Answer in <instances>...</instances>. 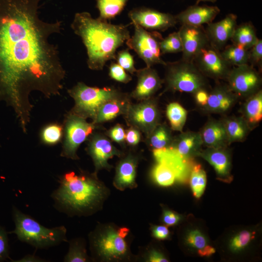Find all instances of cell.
<instances>
[{
	"label": "cell",
	"instance_id": "cell-1",
	"mask_svg": "<svg viewBox=\"0 0 262 262\" xmlns=\"http://www.w3.org/2000/svg\"><path fill=\"white\" fill-rule=\"evenodd\" d=\"M40 0H0V99L14 109L26 133L33 106L29 97L59 95L66 70L58 47L49 38L62 22L39 15Z\"/></svg>",
	"mask_w": 262,
	"mask_h": 262
},
{
	"label": "cell",
	"instance_id": "cell-2",
	"mask_svg": "<svg viewBox=\"0 0 262 262\" xmlns=\"http://www.w3.org/2000/svg\"><path fill=\"white\" fill-rule=\"evenodd\" d=\"M71 27L85 47L87 66L93 70H102L108 61L115 59L117 49L131 37L127 26L94 18L87 12L76 13Z\"/></svg>",
	"mask_w": 262,
	"mask_h": 262
},
{
	"label": "cell",
	"instance_id": "cell-3",
	"mask_svg": "<svg viewBox=\"0 0 262 262\" xmlns=\"http://www.w3.org/2000/svg\"><path fill=\"white\" fill-rule=\"evenodd\" d=\"M59 186L51 194L54 206L72 216H88L100 210L109 190L97 174L80 169L59 177Z\"/></svg>",
	"mask_w": 262,
	"mask_h": 262
},
{
	"label": "cell",
	"instance_id": "cell-4",
	"mask_svg": "<svg viewBox=\"0 0 262 262\" xmlns=\"http://www.w3.org/2000/svg\"><path fill=\"white\" fill-rule=\"evenodd\" d=\"M129 229L113 225L98 226L89 235L94 259L104 262L128 260L131 252L127 241Z\"/></svg>",
	"mask_w": 262,
	"mask_h": 262
},
{
	"label": "cell",
	"instance_id": "cell-5",
	"mask_svg": "<svg viewBox=\"0 0 262 262\" xmlns=\"http://www.w3.org/2000/svg\"><path fill=\"white\" fill-rule=\"evenodd\" d=\"M13 217L15 229L12 233L15 234L21 242L36 249H47L68 242L66 229L64 226L47 228L15 206L13 208Z\"/></svg>",
	"mask_w": 262,
	"mask_h": 262
},
{
	"label": "cell",
	"instance_id": "cell-6",
	"mask_svg": "<svg viewBox=\"0 0 262 262\" xmlns=\"http://www.w3.org/2000/svg\"><path fill=\"white\" fill-rule=\"evenodd\" d=\"M67 92L75 102L69 112L86 119L91 118L93 122L104 103L123 94L114 87H92L82 82H78Z\"/></svg>",
	"mask_w": 262,
	"mask_h": 262
},
{
	"label": "cell",
	"instance_id": "cell-7",
	"mask_svg": "<svg viewBox=\"0 0 262 262\" xmlns=\"http://www.w3.org/2000/svg\"><path fill=\"white\" fill-rule=\"evenodd\" d=\"M164 83L166 91L194 94L201 89H207L206 77L192 61L181 60L166 63Z\"/></svg>",
	"mask_w": 262,
	"mask_h": 262
},
{
	"label": "cell",
	"instance_id": "cell-8",
	"mask_svg": "<svg viewBox=\"0 0 262 262\" xmlns=\"http://www.w3.org/2000/svg\"><path fill=\"white\" fill-rule=\"evenodd\" d=\"M64 140L61 156L78 160L77 151L80 146L93 133L96 124L68 112L64 120Z\"/></svg>",
	"mask_w": 262,
	"mask_h": 262
},
{
	"label": "cell",
	"instance_id": "cell-9",
	"mask_svg": "<svg viewBox=\"0 0 262 262\" xmlns=\"http://www.w3.org/2000/svg\"><path fill=\"white\" fill-rule=\"evenodd\" d=\"M134 32L132 36L126 41L128 47L133 49L146 63L147 66L166 63L161 58L160 42L163 39L157 32H149L141 27L133 24Z\"/></svg>",
	"mask_w": 262,
	"mask_h": 262
},
{
	"label": "cell",
	"instance_id": "cell-10",
	"mask_svg": "<svg viewBox=\"0 0 262 262\" xmlns=\"http://www.w3.org/2000/svg\"><path fill=\"white\" fill-rule=\"evenodd\" d=\"M127 124L143 132L147 137L160 123L161 112L158 101L153 97L131 103L124 115Z\"/></svg>",
	"mask_w": 262,
	"mask_h": 262
},
{
	"label": "cell",
	"instance_id": "cell-11",
	"mask_svg": "<svg viewBox=\"0 0 262 262\" xmlns=\"http://www.w3.org/2000/svg\"><path fill=\"white\" fill-rule=\"evenodd\" d=\"M192 62L206 77L216 80H226L232 68L220 50L209 42L200 49Z\"/></svg>",
	"mask_w": 262,
	"mask_h": 262
},
{
	"label": "cell",
	"instance_id": "cell-12",
	"mask_svg": "<svg viewBox=\"0 0 262 262\" xmlns=\"http://www.w3.org/2000/svg\"><path fill=\"white\" fill-rule=\"evenodd\" d=\"M226 80L228 86L238 98L246 99L261 90L260 74L249 64L232 68Z\"/></svg>",
	"mask_w": 262,
	"mask_h": 262
},
{
	"label": "cell",
	"instance_id": "cell-13",
	"mask_svg": "<svg viewBox=\"0 0 262 262\" xmlns=\"http://www.w3.org/2000/svg\"><path fill=\"white\" fill-rule=\"evenodd\" d=\"M86 150L92 159L95 166L94 173L96 174L100 170H109L112 168L108 163L110 159L115 156H123V153L113 145L107 136L99 133L93 132L89 137Z\"/></svg>",
	"mask_w": 262,
	"mask_h": 262
},
{
	"label": "cell",
	"instance_id": "cell-14",
	"mask_svg": "<svg viewBox=\"0 0 262 262\" xmlns=\"http://www.w3.org/2000/svg\"><path fill=\"white\" fill-rule=\"evenodd\" d=\"M133 24L146 30L164 31L173 27L178 22L176 16L156 10L144 7L131 10L128 14Z\"/></svg>",
	"mask_w": 262,
	"mask_h": 262
},
{
	"label": "cell",
	"instance_id": "cell-15",
	"mask_svg": "<svg viewBox=\"0 0 262 262\" xmlns=\"http://www.w3.org/2000/svg\"><path fill=\"white\" fill-rule=\"evenodd\" d=\"M153 155L156 163L166 165L174 172L176 180L182 183L187 180L194 164L192 159L182 157L171 147L154 149Z\"/></svg>",
	"mask_w": 262,
	"mask_h": 262
},
{
	"label": "cell",
	"instance_id": "cell-16",
	"mask_svg": "<svg viewBox=\"0 0 262 262\" xmlns=\"http://www.w3.org/2000/svg\"><path fill=\"white\" fill-rule=\"evenodd\" d=\"M179 33L182 44V59L192 61L201 48L209 41L203 26L181 25Z\"/></svg>",
	"mask_w": 262,
	"mask_h": 262
},
{
	"label": "cell",
	"instance_id": "cell-17",
	"mask_svg": "<svg viewBox=\"0 0 262 262\" xmlns=\"http://www.w3.org/2000/svg\"><path fill=\"white\" fill-rule=\"evenodd\" d=\"M137 84L131 93V98L138 101L148 99L162 87L164 81L162 80L157 71L151 67H147L137 70Z\"/></svg>",
	"mask_w": 262,
	"mask_h": 262
},
{
	"label": "cell",
	"instance_id": "cell-18",
	"mask_svg": "<svg viewBox=\"0 0 262 262\" xmlns=\"http://www.w3.org/2000/svg\"><path fill=\"white\" fill-rule=\"evenodd\" d=\"M237 16L229 14L222 20L207 24L205 32L209 42L219 50L230 40L237 25Z\"/></svg>",
	"mask_w": 262,
	"mask_h": 262
},
{
	"label": "cell",
	"instance_id": "cell-19",
	"mask_svg": "<svg viewBox=\"0 0 262 262\" xmlns=\"http://www.w3.org/2000/svg\"><path fill=\"white\" fill-rule=\"evenodd\" d=\"M238 99L227 84H218L209 92L207 102L202 108L207 113L225 114L234 106Z\"/></svg>",
	"mask_w": 262,
	"mask_h": 262
},
{
	"label": "cell",
	"instance_id": "cell-20",
	"mask_svg": "<svg viewBox=\"0 0 262 262\" xmlns=\"http://www.w3.org/2000/svg\"><path fill=\"white\" fill-rule=\"evenodd\" d=\"M220 10L216 6L194 5L175 16L181 25L201 26L213 22Z\"/></svg>",
	"mask_w": 262,
	"mask_h": 262
},
{
	"label": "cell",
	"instance_id": "cell-21",
	"mask_svg": "<svg viewBox=\"0 0 262 262\" xmlns=\"http://www.w3.org/2000/svg\"><path fill=\"white\" fill-rule=\"evenodd\" d=\"M138 158L129 153L117 164L114 180V185L117 189L123 191L126 188H134L136 183V168Z\"/></svg>",
	"mask_w": 262,
	"mask_h": 262
},
{
	"label": "cell",
	"instance_id": "cell-22",
	"mask_svg": "<svg viewBox=\"0 0 262 262\" xmlns=\"http://www.w3.org/2000/svg\"><path fill=\"white\" fill-rule=\"evenodd\" d=\"M198 156L206 160L213 167L217 177L221 180L229 181L231 179L230 157L227 147H207L201 150Z\"/></svg>",
	"mask_w": 262,
	"mask_h": 262
},
{
	"label": "cell",
	"instance_id": "cell-23",
	"mask_svg": "<svg viewBox=\"0 0 262 262\" xmlns=\"http://www.w3.org/2000/svg\"><path fill=\"white\" fill-rule=\"evenodd\" d=\"M202 145L200 132L188 131H182L174 137L170 147L176 150L182 157L192 159L193 156H198Z\"/></svg>",
	"mask_w": 262,
	"mask_h": 262
},
{
	"label": "cell",
	"instance_id": "cell-24",
	"mask_svg": "<svg viewBox=\"0 0 262 262\" xmlns=\"http://www.w3.org/2000/svg\"><path fill=\"white\" fill-rule=\"evenodd\" d=\"M131 98L130 95L123 93L107 101L100 108L92 122L97 125L112 120L120 115H124L131 103Z\"/></svg>",
	"mask_w": 262,
	"mask_h": 262
},
{
	"label": "cell",
	"instance_id": "cell-25",
	"mask_svg": "<svg viewBox=\"0 0 262 262\" xmlns=\"http://www.w3.org/2000/svg\"><path fill=\"white\" fill-rule=\"evenodd\" d=\"M203 145L207 147H226L229 145L222 120L209 119L199 132Z\"/></svg>",
	"mask_w": 262,
	"mask_h": 262
},
{
	"label": "cell",
	"instance_id": "cell-26",
	"mask_svg": "<svg viewBox=\"0 0 262 262\" xmlns=\"http://www.w3.org/2000/svg\"><path fill=\"white\" fill-rule=\"evenodd\" d=\"M242 116L247 122L251 130L256 127L262 119V91L246 99L241 108Z\"/></svg>",
	"mask_w": 262,
	"mask_h": 262
},
{
	"label": "cell",
	"instance_id": "cell-27",
	"mask_svg": "<svg viewBox=\"0 0 262 262\" xmlns=\"http://www.w3.org/2000/svg\"><path fill=\"white\" fill-rule=\"evenodd\" d=\"M221 120L226 131L229 144L245 141L251 131L242 116H228Z\"/></svg>",
	"mask_w": 262,
	"mask_h": 262
},
{
	"label": "cell",
	"instance_id": "cell-28",
	"mask_svg": "<svg viewBox=\"0 0 262 262\" xmlns=\"http://www.w3.org/2000/svg\"><path fill=\"white\" fill-rule=\"evenodd\" d=\"M173 138L171 128L160 123L147 137V144L153 150L166 148L171 146Z\"/></svg>",
	"mask_w": 262,
	"mask_h": 262
},
{
	"label": "cell",
	"instance_id": "cell-29",
	"mask_svg": "<svg viewBox=\"0 0 262 262\" xmlns=\"http://www.w3.org/2000/svg\"><path fill=\"white\" fill-rule=\"evenodd\" d=\"M258 39L253 25L246 22L237 25L230 40L232 44L249 49Z\"/></svg>",
	"mask_w": 262,
	"mask_h": 262
},
{
	"label": "cell",
	"instance_id": "cell-30",
	"mask_svg": "<svg viewBox=\"0 0 262 262\" xmlns=\"http://www.w3.org/2000/svg\"><path fill=\"white\" fill-rule=\"evenodd\" d=\"M224 60L231 66L248 64L249 49L233 44L226 46L220 51Z\"/></svg>",
	"mask_w": 262,
	"mask_h": 262
},
{
	"label": "cell",
	"instance_id": "cell-31",
	"mask_svg": "<svg viewBox=\"0 0 262 262\" xmlns=\"http://www.w3.org/2000/svg\"><path fill=\"white\" fill-rule=\"evenodd\" d=\"M129 0H97L98 17L107 21L114 18L124 9Z\"/></svg>",
	"mask_w": 262,
	"mask_h": 262
},
{
	"label": "cell",
	"instance_id": "cell-32",
	"mask_svg": "<svg viewBox=\"0 0 262 262\" xmlns=\"http://www.w3.org/2000/svg\"><path fill=\"white\" fill-rule=\"evenodd\" d=\"M166 115L170 128L173 131L182 132L187 119V111L178 102H173L167 106Z\"/></svg>",
	"mask_w": 262,
	"mask_h": 262
},
{
	"label": "cell",
	"instance_id": "cell-33",
	"mask_svg": "<svg viewBox=\"0 0 262 262\" xmlns=\"http://www.w3.org/2000/svg\"><path fill=\"white\" fill-rule=\"evenodd\" d=\"M69 246L64 258L65 262H86L91 260L87 254L85 241L81 238H75L69 242Z\"/></svg>",
	"mask_w": 262,
	"mask_h": 262
},
{
	"label": "cell",
	"instance_id": "cell-34",
	"mask_svg": "<svg viewBox=\"0 0 262 262\" xmlns=\"http://www.w3.org/2000/svg\"><path fill=\"white\" fill-rule=\"evenodd\" d=\"M207 182L206 174L199 164H194L190 174L191 188L196 198H199L205 189Z\"/></svg>",
	"mask_w": 262,
	"mask_h": 262
},
{
	"label": "cell",
	"instance_id": "cell-35",
	"mask_svg": "<svg viewBox=\"0 0 262 262\" xmlns=\"http://www.w3.org/2000/svg\"><path fill=\"white\" fill-rule=\"evenodd\" d=\"M151 176L156 183L164 187L172 185L176 180L175 174L169 167L158 163L153 167Z\"/></svg>",
	"mask_w": 262,
	"mask_h": 262
},
{
	"label": "cell",
	"instance_id": "cell-36",
	"mask_svg": "<svg viewBox=\"0 0 262 262\" xmlns=\"http://www.w3.org/2000/svg\"><path fill=\"white\" fill-rule=\"evenodd\" d=\"M64 134L63 125L52 123L45 126L41 130L40 138L42 142L48 145H53L59 143Z\"/></svg>",
	"mask_w": 262,
	"mask_h": 262
},
{
	"label": "cell",
	"instance_id": "cell-37",
	"mask_svg": "<svg viewBox=\"0 0 262 262\" xmlns=\"http://www.w3.org/2000/svg\"><path fill=\"white\" fill-rule=\"evenodd\" d=\"M160 49L162 54L182 52V44L179 32L169 34L160 42Z\"/></svg>",
	"mask_w": 262,
	"mask_h": 262
},
{
	"label": "cell",
	"instance_id": "cell-38",
	"mask_svg": "<svg viewBox=\"0 0 262 262\" xmlns=\"http://www.w3.org/2000/svg\"><path fill=\"white\" fill-rule=\"evenodd\" d=\"M115 59L117 64L125 70L133 74L136 69L134 66V61L133 56L128 49L122 50L116 54Z\"/></svg>",
	"mask_w": 262,
	"mask_h": 262
},
{
	"label": "cell",
	"instance_id": "cell-39",
	"mask_svg": "<svg viewBox=\"0 0 262 262\" xmlns=\"http://www.w3.org/2000/svg\"><path fill=\"white\" fill-rule=\"evenodd\" d=\"M251 232L243 230L236 235L230 241L229 247L234 252L241 250L249 243L253 237Z\"/></svg>",
	"mask_w": 262,
	"mask_h": 262
},
{
	"label": "cell",
	"instance_id": "cell-40",
	"mask_svg": "<svg viewBox=\"0 0 262 262\" xmlns=\"http://www.w3.org/2000/svg\"><path fill=\"white\" fill-rule=\"evenodd\" d=\"M109 75L113 80L124 83L130 82L132 78L117 63H112L109 66Z\"/></svg>",
	"mask_w": 262,
	"mask_h": 262
},
{
	"label": "cell",
	"instance_id": "cell-41",
	"mask_svg": "<svg viewBox=\"0 0 262 262\" xmlns=\"http://www.w3.org/2000/svg\"><path fill=\"white\" fill-rule=\"evenodd\" d=\"M262 62V40L258 39L256 43L249 49L248 64L253 67L261 68Z\"/></svg>",
	"mask_w": 262,
	"mask_h": 262
},
{
	"label": "cell",
	"instance_id": "cell-42",
	"mask_svg": "<svg viewBox=\"0 0 262 262\" xmlns=\"http://www.w3.org/2000/svg\"><path fill=\"white\" fill-rule=\"evenodd\" d=\"M186 243L192 247L201 249L207 244V241L204 236L197 229L190 231L187 235Z\"/></svg>",
	"mask_w": 262,
	"mask_h": 262
},
{
	"label": "cell",
	"instance_id": "cell-43",
	"mask_svg": "<svg viewBox=\"0 0 262 262\" xmlns=\"http://www.w3.org/2000/svg\"><path fill=\"white\" fill-rule=\"evenodd\" d=\"M126 132L124 128L119 124H117L110 129L107 135L113 141L117 143H123L125 140Z\"/></svg>",
	"mask_w": 262,
	"mask_h": 262
},
{
	"label": "cell",
	"instance_id": "cell-44",
	"mask_svg": "<svg viewBox=\"0 0 262 262\" xmlns=\"http://www.w3.org/2000/svg\"><path fill=\"white\" fill-rule=\"evenodd\" d=\"M9 256V246L7 233L0 227V262L5 260Z\"/></svg>",
	"mask_w": 262,
	"mask_h": 262
},
{
	"label": "cell",
	"instance_id": "cell-45",
	"mask_svg": "<svg viewBox=\"0 0 262 262\" xmlns=\"http://www.w3.org/2000/svg\"><path fill=\"white\" fill-rule=\"evenodd\" d=\"M125 140L129 145L136 146L141 140L140 131L135 128L131 127L126 132Z\"/></svg>",
	"mask_w": 262,
	"mask_h": 262
},
{
	"label": "cell",
	"instance_id": "cell-46",
	"mask_svg": "<svg viewBox=\"0 0 262 262\" xmlns=\"http://www.w3.org/2000/svg\"><path fill=\"white\" fill-rule=\"evenodd\" d=\"M180 219V216L178 213L169 210L164 209L163 211V221L166 225H175Z\"/></svg>",
	"mask_w": 262,
	"mask_h": 262
},
{
	"label": "cell",
	"instance_id": "cell-47",
	"mask_svg": "<svg viewBox=\"0 0 262 262\" xmlns=\"http://www.w3.org/2000/svg\"><path fill=\"white\" fill-rule=\"evenodd\" d=\"M152 236L158 240H165L169 237L170 232L168 228L163 225L153 226L151 228Z\"/></svg>",
	"mask_w": 262,
	"mask_h": 262
},
{
	"label": "cell",
	"instance_id": "cell-48",
	"mask_svg": "<svg viewBox=\"0 0 262 262\" xmlns=\"http://www.w3.org/2000/svg\"><path fill=\"white\" fill-rule=\"evenodd\" d=\"M209 92L207 89H201L196 92L193 95L196 104L203 107L207 103Z\"/></svg>",
	"mask_w": 262,
	"mask_h": 262
},
{
	"label": "cell",
	"instance_id": "cell-49",
	"mask_svg": "<svg viewBox=\"0 0 262 262\" xmlns=\"http://www.w3.org/2000/svg\"><path fill=\"white\" fill-rule=\"evenodd\" d=\"M146 261L149 262H168L162 253L154 249L148 251L146 258Z\"/></svg>",
	"mask_w": 262,
	"mask_h": 262
},
{
	"label": "cell",
	"instance_id": "cell-50",
	"mask_svg": "<svg viewBox=\"0 0 262 262\" xmlns=\"http://www.w3.org/2000/svg\"><path fill=\"white\" fill-rule=\"evenodd\" d=\"M215 252L214 248L213 247L206 245L203 248L198 249V254L201 257H209L213 255Z\"/></svg>",
	"mask_w": 262,
	"mask_h": 262
},
{
	"label": "cell",
	"instance_id": "cell-51",
	"mask_svg": "<svg viewBox=\"0 0 262 262\" xmlns=\"http://www.w3.org/2000/svg\"><path fill=\"white\" fill-rule=\"evenodd\" d=\"M45 261L44 260L42 259L41 258H40L38 257H37L34 255H27L25 256L24 257L21 258V259L14 261V262H44Z\"/></svg>",
	"mask_w": 262,
	"mask_h": 262
},
{
	"label": "cell",
	"instance_id": "cell-52",
	"mask_svg": "<svg viewBox=\"0 0 262 262\" xmlns=\"http://www.w3.org/2000/svg\"><path fill=\"white\" fill-rule=\"evenodd\" d=\"M198 1H204V2H214L216 1V0H197Z\"/></svg>",
	"mask_w": 262,
	"mask_h": 262
}]
</instances>
